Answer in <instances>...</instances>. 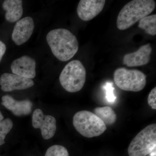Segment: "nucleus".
Returning <instances> with one entry per match:
<instances>
[{"instance_id": "1", "label": "nucleus", "mask_w": 156, "mask_h": 156, "mask_svg": "<svg viewBox=\"0 0 156 156\" xmlns=\"http://www.w3.org/2000/svg\"><path fill=\"white\" fill-rule=\"evenodd\" d=\"M46 40L53 55L60 61L70 60L79 50L77 39L70 31L65 29L50 31L47 34Z\"/></svg>"}, {"instance_id": "20", "label": "nucleus", "mask_w": 156, "mask_h": 156, "mask_svg": "<svg viewBox=\"0 0 156 156\" xmlns=\"http://www.w3.org/2000/svg\"><path fill=\"white\" fill-rule=\"evenodd\" d=\"M149 105L154 110L156 109V88L155 87L150 92L147 98Z\"/></svg>"}, {"instance_id": "8", "label": "nucleus", "mask_w": 156, "mask_h": 156, "mask_svg": "<svg viewBox=\"0 0 156 156\" xmlns=\"http://www.w3.org/2000/svg\"><path fill=\"white\" fill-rule=\"evenodd\" d=\"M34 83L31 79L14 74L5 73L0 78L1 89L4 92L24 90L33 87Z\"/></svg>"}, {"instance_id": "16", "label": "nucleus", "mask_w": 156, "mask_h": 156, "mask_svg": "<svg viewBox=\"0 0 156 156\" xmlns=\"http://www.w3.org/2000/svg\"><path fill=\"white\" fill-rule=\"evenodd\" d=\"M138 27L152 36L156 34V14L146 16L139 21Z\"/></svg>"}, {"instance_id": "10", "label": "nucleus", "mask_w": 156, "mask_h": 156, "mask_svg": "<svg viewBox=\"0 0 156 156\" xmlns=\"http://www.w3.org/2000/svg\"><path fill=\"white\" fill-rule=\"evenodd\" d=\"M105 0H81L77 9L78 17L83 21L93 19L103 10Z\"/></svg>"}, {"instance_id": "3", "label": "nucleus", "mask_w": 156, "mask_h": 156, "mask_svg": "<svg viewBox=\"0 0 156 156\" xmlns=\"http://www.w3.org/2000/svg\"><path fill=\"white\" fill-rule=\"evenodd\" d=\"M59 80L62 87L67 92H79L86 83V69L80 60H72L65 66Z\"/></svg>"}, {"instance_id": "11", "label": "nucleus", "mask_w": 156, "mask_h": 156, "mask_svg": "<svg viewBox=\"0 0 156 156\" xmlns=\"http://www.w3.org/2000/svg\"><path fill=\"white\" fill-rule=\"evenodd\" d=\"M36 67L35 60L27 56H22L15 59L11 66L13 74L31 80L36 76Z\"/></svg>"}, {"instance_id": "5", "label": "nucleus", "mask_w": 156, "mask_h": 156, "mask_svg": "<svg viewBox=\"0 0 156 156\" xmlns=\"http://www.w3.org/2000/svg\"><path fill=\"white\" fill-rule=\"evenodd\" d=\"M156 147V124L147 126L133 138L128 147L129 156H147Z\"/></svg>"}, {"instance_id": "2", "label": "nucleus", "mask_w": 156, "mask_h": 156, "mask_svg": "<svg viewBox=\"0 0 156 156\" xmlns=\"http://www.w3.org/2000/svg\"><path fill=\"white\" fill-rule=\"evenodd\" d=\"M156 7L154 0H133L123 7L117 19L119 30L130 28L143 17L151 14Z\"/></svg>"}, {"instance_id": "6", "label": "nucleus", "mask_w": 156, "mask_h": 156, "mask_svg": "<svg viewBox=\"0 0 156 156\" xmlns=\"http://www.w3.org/2000/svg\"><path fill=\"white\" fill-rule=\"evenodd\" d=\"M114 80L117 87L124 91L137 92L141 91L147 83L146 76L137 69L119 68L114 73Z\"/></svg>"}, {"instance_id": "12", "label": "nucleus", "mask_w": 156, "mask_h": 156, "mask_svg": "<svg viewBox=\"0 0 156 156\" xmlns=\"http://www.w3.org/2000/svg\"><path fill=\"white\" fill-rule=\"evenodd\" d=\"M152 49L150 44L143 45L137 51L124 56L123 63L128 67L141 66L147 64L151 59Z\"/></svg>"}, {"instance_id": "17", "label": "nucleus", "mask_w": 156, "mask_h": 156, "mask_svg": "<svg viewBox=\"0 0 156 156\" xmlns=\"http://www.w3.org/2000/svg\"><path fill=\"white\" fill-rule=\"evenodd\" d=\"M13 123L10 119H6L0 122V146L5 143L6 136L13 128Z\"/></svg>"}, {"instance_id": "22", "label": "nucleus", "mask_w": 156, "mask_h": 156, "mask_svg": "<svg viewBox=\"0 0 156 156\" xmlns=\"http://www.w3.org/2000/svg\"><path fill=\"white\" fill-rule=\"evenodd\" d=\"M4 117L3 116V115L2 114V113L0 111V122L2 121L3 119H4Z\"/></svg>"}, {"instance_id": "13", "label": "nucleus", "mask_w": 156, "mask_h": 156, "mask_svg": "<svg viewBox=\"0 0 156 156\" xmlns=\"http://www.w3.org/2000/svg\"><path fill=\"white\" fill-rule=\"evenodd\" d=\"M2 100L3 106L12 112L16 116L27 115L31 112L33 103L28 99L17 101L10 95H6L2 97Z\"/></svg>"}, {"instance_id": "7", "label": "nucleus", "mask_w": 156, "mask_h": 156, "mask_svg": "<svg viewBox=\"0 0 156 156\" xmlns=\"http://www.w3.org/2000/svg\"><path fill=\"white\" fill-rule=\"evenodd\" d=\"M32 122L34 128L41 129L42 137L44 139H50L56 133V119L52 116L44 115L40 109H36L34 111Z\"/></svg>"}, {"instance_id": "15", "label": "nucleus", "mask_w": 156, "mask_h": 156, "mask_svg": "<svg viewBox=\"0 0 156 156\" xmlns=\"http://www.w3.org/2000/svg\"><path fill=\"white\" fill-rule=\"evenodd\" d=\"M95 114L107 126H111L115 122L117 115L111 107H97L94 109Z\"/></svg>"}, {"instance_id": "18", "label": "nucleus", "mask_w": 156, "mask_h": 156, "mask_svg": "<svg viewBox=\"0 0 156 156\" xmlns=\"http://www.w3.org/2000/svg\"><path fill=\"white\" fill-rule=\"evenodd\" d=\"M45 156H69L68 151L64 147L54 145L47 150Z\"/></svg>"}, {"instance_id": "21", "label": "nucleus", "mask_w": 156, "mask_h": 156, "mask_svg": "<svg viewBox=\"0 0 156 156\" xmlns=\"http://www.w3.org/2000/svg\"><path fill=\"white\" fill-rule=\"evenodd\" d=\"M6 51V46L5 43L0 40V62L2 61L3 56Z\"/></svg>"}, {"instance_id": "19", "label": "nucleus", "mask_w": 156, "mask_h": 156, "mask_svg": "<svg viewBox=\"0 0 156 156\" xmlns=\"http://www.w3.org/2000/svg\"><path fill=\"white\" fill-rule=\"evenodd\" d=\"M104 88L106 91L107 99L109 102H114L115 100L116 97L114 94V90L115 89L113 87L112 83L110 82H107L105 83Z\"/></svg>"}, {"instance_id": "9", "label": "nucleus", "mask_w": 156, "mask_h": 156, "mask_svg": "<svg viewBox=\"0 0 156 156\" xmlns=\"http://www.w3.org/2000/svg\"><path fill=\"white\" fill-rule=\"evenodd\" d=\"M34 29V23L30 17L19 20L14 25L12 32V40L16 45L24 44L30 38Z\"/></svg>"}, {"instance_id": "4", "label": "nucleus", "mask_w": 156, "mask_h": 156, "mask_svg": "<svg viewBox=\"0 0 156 156\" xmlns=\"http://www.w3.org/2000/svg\"><path fill=\"white\" fill-rule=\"evenodd\" d=\"M73 125L80 134L88 138L100 136L107 130L102 120L88 111L76 113L73 118Z\"/></svg>"}, {"instance_id": "14", "label": "nucleus", "mask_w": 156, "mask_h": 156, "mask_svg": "<svg viewBox=\"0 0 156 156\" xmlns=\"http://www.w3.org/2000/svg\"><path fill=\"white\" fill-rule=\"evenodd\" d=\"M23 2L21 0H6L2 8L6 11L5 17L7 21L14 23L20 20L23 13Z\"/></svg>"}]
</instances>
